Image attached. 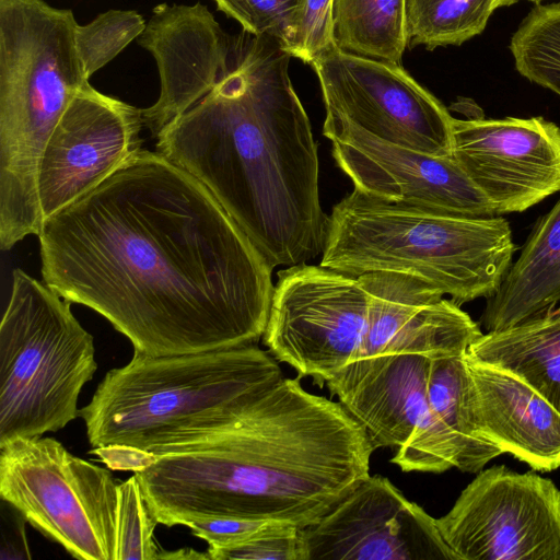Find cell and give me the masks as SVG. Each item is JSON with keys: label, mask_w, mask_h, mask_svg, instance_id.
I'll use <instances>...</instances> for the list:
<instances>
[{"label": "cell", "mask_w": 560, "mask_h": 560, "mask_svg": "<svg viewBox=\"0 0 560 560\" xmlns=\"http://www.w3.org/2000/svg\"><path fill=\"white\" fill-rule=\"evenodd\" d=\"M374 452L340 402L301 377L266 388L225 424L135 472L158 523L200 518L317 522L370 476Z\"/></svg>", "instance_id": "3"}, {"label": "cell", "mask_w": 560, "mask_h": 560, "mask_svg": "<svg viewBox=\"0 0 560 560\" xmlns=\"http://www.w3.org/2000/svg\"><path fill=\"white\" fill-rule=\"evenodd\" d=\"M471 422L479 439L534 470L560 467V412L516 376L466 353Z\"/></svg>", "instance_id": "18"}, {"label": "cell", "mask_w": 560, "mask_h": 560, "mask_svg": "<svg viewBox=\"0 0 560 560\" xmlns=\"http://www.w3.org/2000/svg\"><path fill=\"white\" fill-rule=\"evenodd\" d=\"M282 378L255 343L153 357L133 352L109 370L79 417L92 447L113 444L160 454L230 421Z\"/></svg>", "instance_id": "4"}, {"label": "cell", "mask_w": 560, "mask_h": 560, "mask_svg": "<svg viewBox=\"0 0 560 560\" xmlns=\"http://www.w3.org/2000/svg\"><path fill=\"white\" fill-rule=\"evenodd\" d=\"M145 22L133 10H108L85 25H77V47L86 77L113 60L132 39L139 37Z\"/></svg>", "instance_id": "24"}, {"label": "cell", "mask_w": 560, "mask_h": 560, "mask_svg": "<svg viewBox=\"0 0 560 560\" xmlns=\"http://www.w3.org/2000/svg\"><path fill=\"white\" fill-rule=\"evenodd\" d=\"M90 453L97 455L113 470L133 472L145 469L156 459V455L152 452L120 444L93 447Z\"/></svg>", "instance_id": "31"}, {"label": "cell", "mask_w": 560, "mask_h": 560, "mask_svg": "<svg viewBox=\"0 0 560 560\" xmlns=\"http://www.w3.org/2000/svg\"><path fill=\"white\" fill-rule=\"evenodd\" d=\"M452 156L497 215L560 191V127L542 117L453 118Z\"/></svg>", "instance_id": "14"}, {"label": "cell", "mask_w": 560, "mask_h": 560, "mask_svg": "<svg viewBox=\"0 0 560 560\" xmlns=\"http://www.w3.org/2000/svg\"><path fill=\"white\" fill-rule=\"evenodd\" d=\"M495 0H406L408 44L460 45L483 32Z\"/></svg>", "instance_id": "22"}, {"label": "cell", "mask_w": 560, "mask_h": 560, "mask_svg": "<svg viewBox=\"0 0 560 560\" xmlns=\"http://www.w3.org/2000/svg\"><path fill=\"white\" fill-rule=\"evenodd\" d=\"M291 57L275 38L243 30L215 86L155 137L156 151L210 190L272 269L322 254L329 221Z\"/></svg>", "instance_id": "2"}, {"label": "cell", "mask_w": 560, "mask_h": 560, "mask_svg": "<svg viewBox=\"0 0 560 560\" xmlns=\"http://www.w3.org/2000/svg\"><path fill=\"white\" fill-rule=\"evenodd\" d=\"M302 537L305 560H458L436 518L380 475L302 528Z\"/></svg>", "instance_id": "12"}, {"label": "cell", "mask_w": 560, "mask_h": 560, "mask_svg": "<svg viewBox=\"0 0 560 560\" xmlns=\"http://www.w3.org/2000/svg\"><path fill=\"white\" fill-rule=\"evenodd\" d=\"M529 1H533V2L538 3V2H540L541 0H529Z\"/></svg>", "instance_id": "34"}, {"label": "cell", "mask_w": 560, "mask_h": 560, "mask_svg": "<svg viewBox=\"0 0 560 560\" xmlns=\"http://www.w3.org/2000/svg\"><path fill=\"white\" fill-rule=\"evenodd\" d=\"M514 250L501 215H448L354 188L332 208L320 265L354 277L408 275L462 305L498 291Z\"/></svg>", "instance_id": "6"}, {"label": "cell", "mask_w": 560, "mask_h": 560, "mask_svg": "<svg viewBox=\"0 0 560 560\" xmlns=\"http://www.w3.org/2000/svg\"><path fill=\"white\" fill-rule=\"evenodd\" d=\"M326 116L419 152L452 156L453 118L401 66L337 45L312 63Z\"/></svg>", "instance_id": "11"}, {"label": "cell", "mask_w": 560, "mask_h": 560, "mask_svg": "<svg viewBox=\"0 0 560 560\" xmlns=\"http://www.w3.org/2000/svg\"><path fill=\"white\" fill-rule=\"evenodd\" d=\"M219 10L236 20L244 31L269 36L283 48L292 36L299 0H213Z\"/></svg>", "instance_id": "27"}, {"label": "cell", "mask_w": 560, "mask_h": 560, "mask_svg": "<svg viewBox=\"0 0 560 560\" xmlns=\"http://www.w3.org/2000/svg\"><path fill=\"white\" fill-rule=\"evenodd\" d=\"M323 133L339 168L366 195L448 215H497L453 156L396 144L338 118L325 117Z\"/></svg>", "instance_id": "13"}, {"label": "cell", "mask_w": 560, "mask_h": 560, "mask_svg": "<svg viewBox=\"0 0 560 560\" xmlns=\"http://www.w3.org/2000/svg\"><path fill=\"white\" fill-rule=\"evenodd\" d=\"M458 560H560V490L535 472H477L436 518Z\"/></svg>", "instance_id": "10"}, {"label": "cell", "mask_w": 560, "mask_h": 560, "mask_svg": "<svg viewBox=\"0 0 560 560\" xmlns=\"http://www.w3.org/2000/svg\"><path fill=\"white\" fill-rule=\"evenodd\" d=\"M115 560H155L161 551L154 542L158 525L142 494L137 476L118 483Z\"/></svg>", "instance_id": "25"}, {"label": "cell", "mask_w": 560, "mask_h": 560, "mask_svg": "<svg viewBox=\"0 0 560 560\" xmlns=\"http://www.w3.org/2000/svg\"><path fill=\"white\" fill-rule=\"evenodd\" d=\"M26 517L12 503L0 498V559H31L26 538Z\"/></svg>", "instance_id": "30"}, {"label": "cell", "mask_w": 560, "mask_h": 560, "mask_svg": "<svg viewBox=\"0 0 560 560\" xmlns=\"http://www.w3.org/2000/svg\"><path fill=\"white\" fill-rule=\"evenodd\" d=\"M516 70L560 96V3L535 7L510 43Z\"/></svg>", "instance_id": "23"}, {"label": "cell", "mask_w": 560, "mask_h": 560, "mask_svg": "<svg viewBox=\"0 0 560 560\" xmlns=\"http://www.w3.org/2000/svg\"><path fill=\"white\" fill-rule=\"evenodd\" d=\"M158 559H209L208 552L201 553L191 548H182L175 551L159 552Z\"/></svg>", "instance_id": "32"}, {"label": "cell", "mask_w": 560, "mask_h": 560, "mask_svg": "<svg viewBox=\"0 0 560 560\" xmlns=\"http://www.w3.org/2000/svg\"><path fill=\"white\" fill-rule=\"evenodd\" d=\"M334 45V0H299L292 36L284 49L292 57L312 63Z\"/></svg>", "instance_id": "28"}, {"label": "cell", "mask_w": 560, "mask_h": 560, "mask_svg": "<svg viewBox=\"0 0 560 560\" xmlns=\"http://www.w3.org/2000/svg\"><path fill=\"white\" fill-rule=\"evenodd\" d=\"M207 552L210 560H305L302 528L282 521H267L241 544Z\"/></svg>", "instance_id": "26"}, {"label": "cell", "mask_w": 560, "mask_h": 560, "mask_svg": "<svg viewBox=\"0 0 560 560\" xmlns=\"http://www.w3.org/2000/svg\"><path fill=\"white\" fill-rule=\"evenodd\" d=\"M384 304L376 271L354 277L322 265L291 266L278 273L262 340L278 361L325 383L374 354Z\"/></svg>", "instance_id": "8"}, {"label": "cell", "mask_w": 560, "mask_h": 560, "mask_svg": "<svg viewBox=\"0 0 560 560\" xmlns=\"http://www.w3.org/2000/svg\"><path fill=\"white\" fill-rule=\"evenodd\" d=\"M118 483L51 438L0 445V498L83 560H115Z\"/></svg>", "instance_id": "9"}, {"label": "cell", "mask_w": 560, "mask_h": 560, "mask_svg": "<svg viewBox=\"0 0 560 560\" xmlns=\"http://www.w3.org/2000/svg\"><path fill=\"white\" fill-rule=\"evenodd\" d=\"M230 42L200 2L154 8L138 39L153 55L161 79L160 97L142 109L153 137L215 86L228 70Z\"/></svg>", "instance_id": "16"}, {"label": "cell", "mask_w": 560, "mask_h": 560, "mask_svg": "<svg viewBox=\"0 0 560 560\" xmlns=\"http://www.w3.org/2000/svg\"><path fill=\"white\" fill-rule=\"evenodd\" d=\"M42 277L105 317L133 352L174 355L255 343L272 268L210 190L141 149L44 219Z\"/></svg>", "instance_id": "1"}, {"label": "cell", "mask_w": 560, "mask_h": 560, "mask_svg": "<svg viewBox=\"0 0 560 560\" xmlns=\"http://www.w3.org/2000/svg\"><path fill=\"white\" fill-rule=\"evenodd\" d=\"M431 357L392 353L364 358L325 383L363 428L374 450L400 447L427 418Z\"/></svg>", "instance_id": "17"}, {"label": "cell", "mask_w": 560, "mask_h": 560, "mask_svg": "<svg viewBox=\"0 0 560 560\" xmlns=\"http://www.w3.org/2000/svg\"><path fill=\"white\" fill-rule=\"evenodd\" d=\"M265 522L267 521L214 517L194 520L185 526L189 527L195 536L207 541L209 549H221L246 540Z\"/></svg>", "instance_id": "29"}, {"label": "cell", "mask_w": 560, "mask_h": 560, "mask_svg": "<svg viewBox=\"0 0 560 560\" xmlns=\"http://www.w3.org/2000/svg\"><path fill=\"white\" fill-rule=\"evenodd\" d=\"M0 325V445L57 432L79 417L96 370L92 335L71 303L22 269Z\"/></svg>", "instance_id": "7"}, {"label": "cell", "mask_w": 560, "mask_h": 560, "mask_svg": "<svg viewBox=\"0 0 560 560\" xmlns=\"http://www.w3.org/2000/svg\"><path fill=\"white\" fill-rule=\"evenodd\" d=\"M69 9L0 0V246L38 235V165L66 108L89 82Z\"/></svg>", "instance_id": "5"}, {"label": "cell", "mask_w": 560, "mask_h": 560, "mask_svg": "<svg viewBox=\"0 0 560 560\" xmlns=\"http://www.w3.org/2000/svg\"><path fill=\"white\" fill-rule=\"evenodd\" d=\"M517 1H520V0H495V7H497V9H499L502 7L514 4Z\"/></svg>", "instance_id": "33"}, {"label": "cell", "mask_w": 560, "mask_h": 560, "mask_svg": "<svg viewBox=\"0 0 560 560\" xmlns=\"http://www.w3.org/2000/svg\"><path fill=\"white\" fill-rule=\"evenodd\" d=\"M560 306V199L541 217L498 291L481 325L502 329Z\"/></svg>", "instance_id": "19"}, {"label": "cell", "mask_w": 560, "mask_h": 560, "mask_svg": "<svg viewBox=\"0 0 560 560\" xmlns=\"http://www.w3.org/2000/svg\"><path fill=\"white\" fill-rule=\"evenodd\" d=\"M336 45L360 56L400 63L408 44L406 0H334Z\"/></svg>", "instance_id": "21"}, {"label": "cell", "mask_w": 560, "mask_h": 560, "mask_svg": "<svg viewBox=\"0 0 560 560\" xmlns=\"http://www.w3.org/2000/svg\"><path fill=\"white\" fill-rule=\"evenodd\" d=\"M467 355L516 376L560 412V306L481 334Z\"/></svg>", "instance_id": "20"}, {"label": "cell", "mask_w": 560, "mask_h": 560, "mask_svg": "<svg viewBox=\"0 0 560 560\" xmlns=\"http://www.w3.org/2000/svg\"><path fill=\"white\" fill-rule=\"evenodd\" d=\"M143 126L142 109L86 82L59 119L39 161L43 219L102 183L141 150Z\"/></svg>", "instance_id": "15"}]
</instances>
